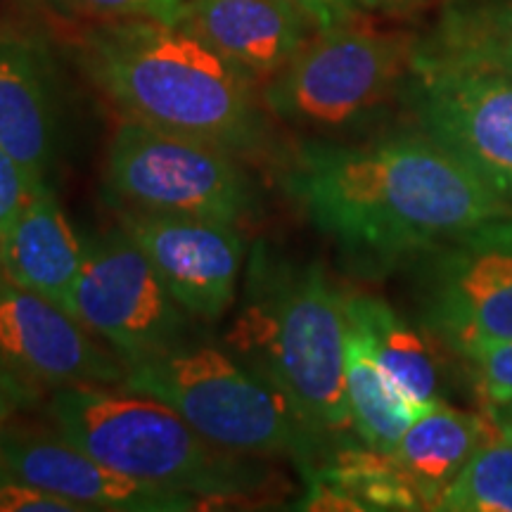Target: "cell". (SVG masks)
<instances>
[{
	"label": "cell",
	"instance_id": "cell-1",
	"mask_svg": "<svg viewBox=\"0 0 512 512\" xmlns=\"http://www.w3.org/2000/svg\"><path fill=\"white\" fill-rule=\"evenodd\" d=\"M287 197L356 264L418 261L512 204L427 133L306 143L283 171Z\"/></svg>",
	"mask_w": 512,
	"mask_h": 512
},
{
	"label": "cell",
	"instance_id": "cell-2",
	"mask_svg": "<svg viewBox=\"0 0 512 512\" xmlns=\"http://www.w3.org/2000/svg\"><path fill=\"white\" fill-rule=\"evenodd\" d=\"M79 64L124 119L219 145L238 157L266 150L256 81L176 24L110 19L79 38Z\"/></svg>",
	"mask_w": 512,
	"mask_h": 512
},
{
	"label": "cell",
	"instance_id": "cell-3",
	"mask_svg": "<svg viewBox=\"0 0 512 512\" xmlns=\"http://www.w3.org/2000/svg\"><path fill=\"white\" fill-rule=\"evenodd\" d=\"M223 344L271 380L330 451L349 444L344 292L318 261L299 264L268 242L254 245Z\"/></svg>",
	"mask_w": 512,
	"mask_h": 512
},
{
	"label": "cell",
	"instance_id": "cell-4",
	"mask_svg": "<svg viewBox=\"0 0 512 512\" xmlns=\"http://www.w3.org/2000/svg\"><path fill=\"white\" fill-rule=\"evenodd\" d=\"M50 425L100 463L209 508L261 503L283 486L273 460L228 451L166 403L121 387H72L46 401Z\"/></svg>",
	"mask_w": 512,
	"mask_h": 512
},
{
	"label": "cell",
	"instance_id": "cell-5",
	"mask_svg": "<svg viewBox=\"0 0 512 512\" xmlns=\"http://www.w3.org/2000/svg\"><path fill=\"white\" fill-rule=\"evenodd\" d=\"M121 389L166 403L216 446L290 460L304 477L330 453L271 380L200 332L162 354L126 363Z\"/></svg>",
	"mask_w": 512,
	"mask_h": 512
},
{
	"label": "cell",
	"instance_id": "cell-6",
	"mask_svg": "<svg viewBox=\"0 0 512 512\" xmlns=\"http://www.w3.org/2000/svg\"><path fill=\"white\" fill-rule=\"evenodd\" d=\"M418 38L358 22L316 31L261 88L268 114L313 133L351 131L413 76Z\"/></svg>",
	"mask_w": 512,
	"mask_h": 512
},
{
	"label": "cell",
	"instance_id": "cell-7",
	"mask_svg": "<svg viewBox=\"0 0 512 512\" xmlns=\"http://www.w3.org/2000/svg\"><path fill=\"white\" fill-rule=\"evenodd\" d=\"M102 178L114 204L147 214L240 226L261 204L259 188L238 155L131 119L114 131Z\"/></svg>",
	"mask_w": 512,
	"mask_h": 512
},
{
	"label": "cell",
	"instance_id": "cell-8",
	"mask_svg": "<svg viewBox=\"0 0 512 512\" xmlns=\"http://www.w3.org/2000/svg\"><path fill=\"white\" fill-rule=\"evenodd\" d=\"M67 311L124 363L162 354L197 335V320L171 297L121 226L83 238V266Z\"/></svg>",
	"mask_w": 512,
	"mask_h": 512
},
{
	"label": "cell",
	"instance_id": "cell-9",
	"mask_svg": "<svg viewBox=\"0 0 512 512\" xmlns=\"http://www.w3.org/2000/svg\"><path fill=\"white\" fill-rule=\"evenodd\" d=\"M420 318L458 356L512 342V216L418 259Z\"/></svg>",
	"mask_w": 512,
	"mask_h": 512
},
{
	"label": "cell",
	"instance_id": "cell-10",
	"mask_svg": "<svg viewBox=\"0 0 512 512\" xmlns=\"http://www.w3.org/2000/svg\"><path fill=\"white\" fill-rule=\"evenodd\" d=\"M0 375L24 411L72 387H121L126 363L46 297L0 278Z\"/></svg>",
	"mask_w": 512,
	"mask_h": 512
},
{
	"label": "cell",
	"instance_id": "cell-11",
	"mask_svg": "<svg viewBox=\"0 0 512 512\" xmlns=\"http://www.w3.org/2000/svg\"><path fill=\"white\" fill-rule=\"evenodd\" d=\"M408 98L420 131L512 204V76L415 55Z\"/></svg>",
	"mask_w": 512,
	"mask_h": 512
},
{
	"label": "cell",
	"instance_id": "cell-12",
	"mask_svg": "<svg viewBox=\"0 0 512 512\" xmlns=\"http://www.w3.org/2000/svg\"><path fill=\"white\" fill-rule=\"evenodd\" d=\"M117 226L143 249L171 297L197 323H219L238 302L247 242L235 223L117 211Z\"/></svg>",
	"mask_w": 512,
	"mask_h": 512
},
{
	"label": "cell",
	"instance_id": "cell-13",
	"mask_svg": "<svg viewBox=\"0 0 512 512\" xmlns=\"http://www.w3.org/2000/svg\"><path fill=\"white\" fill-rule=\"evenodd\" d=\"M0 467L79 505L83 512H192L200 498L121 475L55 430H31L10 420L0 434Z\"/></svg>",
	"mask_w": 512,
	"mask_h": 512
},
{
	"label": "cell",
	"instance_id": "cell-14",
	"mask_svg": "<svg viewBox=\"0 0 512 512\" xmlns=\"http://www.w3.org/2000/svg\"><path fill=\"white\" fill-rule=\"evenodd\" d=\"M174 24L256 83L271 81L318 31L287 0H185Z\"/></svg>",
	"mask_w": 512,
	"mask_h": 512
},
{
	"label": "cell",
	"instance_id": "cell-15",
	"mask_svg": "<svg viewBox=\"0 0 512 512\" xmlns=\"http://www.w3.org/2000/svg\"><path fill=\"white\" fill-rule=\"evenodd\" d=\"M83 266V238L76 233L53 188L43 190L0 235V273L12 285L69 306Z\"/></svg>",
	"mask_w": 512,
	"mask_h": 512
},
{
	"label": "cell",
	"instance_id": "cell-16",
	"mask_svg": "<svg viewBox=\"0 0 512 512\" xmlns=\"http://www.w3.org/2000/svg\"><path fill=\"white\" fill-rule=\"evenodd\" d=\"M491 437H498V430L489 418L439 401L408 425L389 456L418 494L422 510H437L448 486Z\"/></svg>",
	"mask_w": 512,
	"mask_h": 512
},
{
	"label": "cell",
	"instance_id": "cell-17",
	"mask_svg": "<svg viewBox=\"0 0 512 512\" xmlns=\"http://www.w3.org/2000/svg\"><path fill=\"white\" fill-rule=\"evenodd\" d=\"M0 147L48 181L57 152V110L43 57L0 41Z\"/></svg>",
	"mask_w": 512,
	"mask_h": 512
},
{
	"label": "cell",
	"instance_id": "cell-18",
	"mask_svg": "<svg viewBox=\"0 0 512 512\" xmlns=\"http://www.w3.org/2000/svg\"><path fill=\"white\" fill-rule=\"evenodd\" d=\"M347 323L361 335L382 373L422 413L439 403V366L427 339L382 299L344 292Z\"/></svg>",
	"mask_w": 512,
	"mask_h": 512
},
{
	"label": "cell",
	"instance_id": "cell-19",
	"mask_svg": "<svg viewBox=\"0 0 512 512\" xmlns=\"http://www.w3.org/2000/svg\"><path fill=\"white\" fill-rule=\"evenodd\" d=\"M347 401L361 444L392 453L418 411L382 373L361 335L347 323Z\"/></svg>",
	"mask_w": 512,
	"mask_h": 512
},
{
	"label": "cell",
	"instance_id": "cell-20",
	"mask_svg": "<svg viewBox=\"0 0 512 512\" xmlns=\"http://www.w3.org/2000/svg\"><path fill=\"white\" fill-rule=\"evenodd\" d=\"M501 50H512V0H446L434 34L418 43V57L437 62Z\"/></svg>",
	"mask_w": 512,
	"mask_h": 512
},
{
	"label": "cell",
	"instance_id": "cell-21",
	"mask_svg": "<svg viewBox=\"0 0 512 512\" xmlns=\"http://www.w3.org/2000/svg\"><path fill=\"white\" fill-rule=\"evenodd\" d=\"M309 477L337 486L354 498L361 510H422L418 494L403 479L392 456L366 444L356 446L349 441L332 448Z\"/></svg>",
	"mask_w": 512,
	"mask_h": 512
},
{
	"label": "cell",
	"instance_id": "cell-22",
	"mask_svg": "<svg viewBox=\"0 0 512 512\" xmlns=\"http://www.w3.org/2000/svg\"><path fill=\"white\" fill-rule=\"evenodd\" d=\"M437 510L512 512V439L491 437L446 489Z\"/></svg>",
	"mask_w": 512,
	"mask_h": 512
},
{
	"label": "cell",
	"instance_id": "cell-23",
	"mask_svg": "<svg viewBox=\"0 0 512 512\" xmlns=\"http://www.w3.org/2000/svg\"><path fill=\"white\" fill-rule=\"evenodd\" d=\"M185 0H60V12L98 22L110 19H155L174 24Z\"/></svg>",
	"mask_w": 512,
	"mask_h": 512
},
{
	"label": "cell",
	"instance_id": "cell-24",
	"mask_svg": "<svg viewBox=\"0 0 512 512\" xmlns=\"http://www.w3.org/2000/svg\"><path fill=\"white\" fill-rule=\"evenodd\" d=\"M48 188V181L31 174L27 166L0 147V235Z\"/></svg>",
	"mask_w": 512,
	"mask_h": 512
},
{
	"label": "cell",
	"instance_id": "cell-25",
	"mask_svg": "<svg viewBox=\"0 0 512 512\" xmlns=\"http://www.w3.org/2000/svg\"><path fill=\"white\" fill-rule=\"evenodd\" d=\"M475 366V377L479 392L486 406L512 399V342L491 344L467 356Z\"/></svg>",
	"mask_w": 512,
	"mask_h": 512
},
{
	"label": "cell",
	"instance_id": "cell-26",
	"mask_svg": "<svg viewBox=\"0 0 512 512\" xmlns=\"http://www.w3.org/2000/svg\"><path fill=\"white\" fill-rule=\"evenodd\" d=\"M0 512H83L79 505L48 494L0 467Z\"/></svg>",
	"mask_w": 512,
	"mask_h": 512
},
{
	"label": "cell",
	"instance_id": "cell-27",
	"mask_svg": "<svg viewBox=\"0 0 512 512\" xmlns=\"http://www.w3.org/2000/svg\"><path fill=\"white\" fill-rule=\"evenodd\" d=\"M287 3L302 10L318 31L358 22L363 12L361 0H287Z\"/></svg>",
	"mask_w": 512,
	"mask_h": 512
},
{
	"label": "cell",
	"instance_id": "cell-28",
	"mask_svg": "<svg viewBox=\"0 0 512 512\" xmlns=\"http://www.w3.org/2000/svg\"><path fill=\"white\" fill-rule=\"evenodd\" d=\"M425 60V57H422ZM437 62V60H432ZM444 64H460V67H477V69H491V72H501L512 76V50H501V53H489L472 57L465 62H444Z\"/></svg>",
	"mask_w": 512,
	"mask_h": 512
},
{
	"label": "cell",
	"instance_id": "cell-29",
	"mask_svg": "<svg viewBox=\"0 0 512 512\" xmlns=\"http://www.w3.org/2000/svg\"><path fill=\"white\" fill-rule=\"evenodd\" d=\"M427 0H361V8L370 12H380V15L401 17L411 15L418 8H422Z\"/></svg>",
	"mask_w": 512,
	"mask_h": 512
},
{
	"label": "cell",
	"instance_id": "cell-30",
	"mask_svg": "<svg viewBox=\"0 0 512 512\" xmlns=\"http://www.w3.org/2000/svg\"><path fill=\"white\" fill-rule=\"evenodd\" d=\"M17 411H24L22 403H19L17 394L12 392V387L8 384V380H5L3 375H0V434H3L5 425L15 418Z\"/></svg>",
	"mask_w": 512,
	"mask_h": 512
},
{
	"label": "cell",
	"instance_id": "cell-31",
	"mask_svg": "<svg viewBox=\"0 0 512 512\" xmlns=\"http://www.w3.org/2000/svg\"><path fill=\"white\" fill-rule=\"evenodd\" d=\"M486 418L494 422L498 434L512 439V399L494 403V406H486Z\"/></svg>",
	"mask_w": 512,
	"mask_h": 512
},
{
	"label": "cell",
	"instance_id": "cell-32",
	"mask_svg": "<svg viewBox=\"0 0 512 512\" xmlns=\"http://www.w3.org/2000/svg\"><path fill=\"white\" fill-rule=\"evenodd\" d=\"M19 3L24 5V8L29 10H53V12H60V0H19Z\"/></svg>",
	"mask_w": 512,
	"mask_h": 512
},
{
	"label": "cell",
	"instance_id": "cell-33",
	"mask_svg": "<svg viewBox=\"0 0 512 512\" xmlns=\"http://www.w3.org/2000/svg\"><path fill=\"white\" fill-rule=\"evenodd\" d=\"M0 278H3V273H0Z\"/></svg>",
	"mask_w": 512,
	"mask_h": 512
}]
</instances>
